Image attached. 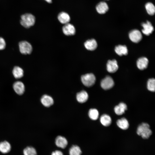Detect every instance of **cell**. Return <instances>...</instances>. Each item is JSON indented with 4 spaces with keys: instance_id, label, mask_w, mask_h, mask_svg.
Wrapping results in <instances>:
<instances>
[{
    "instance_id": "cell-30",
    "label": "cell",
    "mask_w": 155,
    "mask_h": 155,
    "mask_svg": "<svg viewBox=\"0 0 155 155\" xmlns=\"http://www.w3.org/2000/svg\"><path fill=\"white\" fill-rule=\"evenodd\" d=\"M51 155H64L63 153L61 151L56 150L53 152Z\"/></svg>"
},
{
    "instance_id": "cell-16",
    "label": "cell",
    "mask_w": 155,
    "mask_h": 155,
    "mask_svg": "<svg viewBox=\"0 0 155 155\" xmlns=\"http://www.w3.org/2000/svg\"><path fill=\"white\" fill-rule=\"evenodd\" d=\"M77 100L80 103L86 102L88 99V95L87 92L82 90L77 93L76 96Z\"/></svg>"
},
{
    "instance_id": "cell-18",
    "label": "cell",
    "mask_w": 155,
    "mask_h": 155,
    "mask_svg": "<svg viewBox=\"0 0 155 155\" xmlns=\"http://www.w3.org/2000/svg\"><path fill=\"white\" fill-rule=\"evenodd\" d=\"M58 19L61 23L65 24L69 23L70 18L67 13L62 12L58 14Z\"/></svg>"
},
{
    "instance_id": "cell-8",
    "label": "cell",
    "mask_w": 155,
    "mask_h": 155,
    "mask_svg": "<svg viewBox=\"0 0 155 155\" xmlns=\"http://www.w3.org/2000/svg\"><path fill=\"white\" fill-rule=\"evenodd\" d=\"M13 88L15 92L18 94L21 95L24 94L25 90V87L22 82L18 81L13 85Z\"/></svg>"
},
{
    "instance_id": "cell-20",
    "label": "cell",
    "mask_w": 155,
    "mask_h": 155,
    "mask_svg": "<svg viewBox=\"0 0 155 155\" xmlns=\"http://www.w3.org/2000/svg\"><path fill=\"white\" fill-rule=\"evenodd\" d=\"M115 50L116 53L120 56L126 55L128 54V49L125 45L117 46L115 47Z\"/></svg>"
},
{
    "instance_id": "cell-12",
    "label": "cell",
    "mask_w": 155,
    "mask_h": 155,
    "mask_svg": "<svg viewBox=\"0 0 155 155\" xmlns=\"http://www.w3.org/2000/svg\"><path fill=\"white\" fill-rule=\"evenodd\" d=\"M11 146L9 142L4 141L0 142V152L3 154H7L11 150Z\"/></svg>"
},
{
    "instance_id": "cell-17",
    "label": "cell",
    "mask_w": 155,
    "mask_h": 155,
    "mask_svg": "<svg viewBox=\"0 0 155 155\" xmlns=\"http://www.w3.org/2000/svg\"><path fill=\"white\" fill-rule=\"evenodd\" d=\"M86 48L89 51H94L97 47V44L96 41L94 39L89 40L84 43Z\"/></svg>"
},
{
    "instance_id": "cell-13",
    "label": "cell",
    "mask_w": 155,
    "mask_h": 155,
    "mask_svg": "<svg viewBox=\"0 0 155 155\" xmlns=\"http://www.w3.org/2000/svg\"><path fill=\"white\" fill-rule=\"evenodd\" d=\"M109 7L107 3L104 1L99 2L96 6L97 12L100 14L105 13L108 10Z\"/></svg>"
},
{
    "instance_id": "cell-32",
    "label": "cell",
    "mask_w": 155,
    "mask_h": 155,
    "mask_svg": "<svg viewBox=\"0 0 155 155\" xmlns=\"http://www.w3.org/2000/svg\"></svg>"
},
{
    "instance_id": "cell-22",
    "label": "cell",
    "mask_w": 155,
    "mask_h": 155,
    "mask_svg": "<svg viewBox=\"0 0 155 155\" xmlns=\"http://www.w3.org/2000/svg\"><path fill=\"white\" fill-rule=\"evenodd\" d=\"M24 73L23 69L19 66L15 67L12 71L13 75L16 79H19L22 78L23 76Z\"/></svg>"
},
{
    "instance_id": "cell-25",
    "label": "cell",
    "mask_w": 155,
    "mask_h": 155,
    "mask_svg": "<svg viewBox=\"0 0 155 155\" xmlns=\"http://www.w3.org/2000/svg\"><path fill=\"white\" fill-rule=\"evenodd\" d=\"M24 155H37V152L36 149L31 146H28L23 150Z\"/></svg>"
},
{
    "instance_id": "cell-27",
    "label": "cell",
    "mask_w": 155,
    "mask_h": 155,
    "mask_svg": "<svg viewBox=\"0 0 155 155\" xmlns=\"http://www.w3.org/2000/svg\"><path fill=\"white\" fill-rule=\"evenodd\" d=\"M88 115L91 119L94 120H96L98 117L99 113L96 109L91 108L89 111Z\"/></svg>"
},
{
    "instance_id": "cell-3",
    "label": "cell",
    "mask_w": 155,
    "mask_h": 155,
    "mask_svg": "<svg viewBox=\"0 0 155 155\" xmlns=\"http://www.w3.org/2000/svg\"><path fill=\"white\" fill-rule=\"evenodd\" d=\"M81 80L84 86L87 87H90L95 84L96 77L92 73H87L82 76Z\"/></svg>"
},
{
    "instance_id": "cell-5",
    "label": "cell",
    "mask_w": 155,
    "mask_h": 155,
    "mask_svg": "<svg viewBox=\"0 0 155 155\" xmlns=\"http://www.w3.org/2000/svg\"><path fill=\"white\" fill-rule=\"evenodd\" d=\"M114 85L112 78L110 76H106L101 81L100 85L103 89L107 90L112 88Z\"/></svg>"
},
{
    "instance_id": "cell-9",
    "label": "cell",
    "mask_w": 155,
    "mask_h": 155,
    "mask_svg": "<svg viewBox=\"0 0 155 155\" xmlns=\"http://www.w3.org/2000/svg\"><path fill=\"white\" fill-rule=\"evenodd\" d=\"M143 28L142 30V33L145 35L148 36L151 34L154 30L153 26L151 23L148 21L142 24Z\"/></svg>"
},
{
    "instance_id": "cell-14",
    "label": "cell",
    "mask_w": 155,
    "mask_h": 155,
    "mask_svg": "<svg viewBox=\"0 0 155 155\" xmlns=\"http://www.w3.org/2000/svg\"><path fill=\"white\" fill-rule=\"evenodd\" d=\"M42 104L45 106L49 107L54 103V100L51 96L46 94L43 95L40 99Z\"/></svg>"
},
{
    "instance_id": "cell-7",
    "label": "cell",
    "mask_w": 155,
    "mask_h": 155,
    "mask_svg": "<svg viewBox=\"0 0 155 155\" xmlns=\"http://www.w3.org/2000/svg\"><path fill=\"white\" fill-rule=\"evenodd\" d=\"M62 30L63 33L68 36L74 35L75 33L74 26L69 23L64 25L63 27Z\"/></svg>"
},
{
    "instance_id": "cell-2",
    "label": "cell",
    "mask_w": 155,
    "mask_h": 155,
    "mask_svg": "<svg viewBox=\"0 0 155 155\" xmlns=\"http://www.w3.org/2000/svg\"><path fill=\"white\" fill-rule=\"evenodd\" d=\"M35 18L30 13H26L21 16L20 22L21 25L26 28H29L33 26L35 23Z\"/></svg>"
},
{
    "instance_id": "cell-21",
    "label": "cell",
    "mask_w": 155,
    "mask_h": 155,
    "mask_svg": "<svg viewBox=\"0 0 155 155\" xmlns=\"http://www.w3.org/2000/svg\"><path fill=\"white\" fill-rule=\"evenodd\" d=\"M117 124L120 128L123 130L127 129L129 127L128 122L125 118L118 120L117 121Z\"/></svg>"
},
{
    "instance_id": "cell-28",
    "label": "cell",
    "mask_w": 155,
    "mask_h": 155,
    "mask_svg": "<svg viewBox=\"0 0 155 155\" xmlns=\"http://www.w3.org/2000/svg\"><path fill=\"white\" fill-rule=\"evenodd\" d=\"M147 88L148 90L151 92L155 91V80L154 78L149 79L147 82Z\"/></svg>"
},
{
    "instance_id": "cell-6",
    "label": "cell",
    "mask_w": 155,
    "mask_h": 155,
    "mask_svg": "<svg viewBox=\"0 0 155 155\" xmlns=\"http://www.w3.org/2000/svg\"><path fill=\"white\" fill-rule=\"evenodd\" d=\"M129 37L133 42L137 43L140 42L142 39V35L140 32L138 30L134 29L131 31L129 33Z\"/></svg>"
},
{
    "instance_id": "cell-24",
    "label": "cell",
    "mask_w": 155,
    "mask_h": 155,
    "mask_svg": "<svg viewBox=\"0 0 155 155\" xmlns=\"http://www.w3.org/2000/svg\"><path fill=\"white\" fill-rule=\"evenodd\" d=\"M69 155H81L82 151L79 146L73 145L69 149Z\"/></svg>"
},
{
    "instance_id": "cell-15",
    "label": "cell",
    "mask_w": 155,
    "mask_h": 155,
    "mask_svg": "<svg viewBox=\"0 0 155 155\" xmlns=\"http://www.w3.org/2000/svg\"><path fill=\"white\" fill-rule=\"evenodd\" d=\"M148 63V60L146 57L139 58L137 62V65L139 69L143 70L147 68Z\"/></svg>"
},
{
    "instance_id": "cell-19",
    "label": "cell",
    "mask_w": 155,
    "mask_h": 155,
    "mask_svg": "<svg viewBox=\"0 0 155 155\" xmlns=\"http://www.w3.org/2000/svg\"><path fill=\"white\" fill-rule=\"evenodd\" d=\"M127 108V106L123 102L120 103L119 105L114 108V111L118 115H121L123 114Z\"/></svg>"
},
{
    "instance_id": "cell-10",
    "label": "cell",
    "mask_w": 155,
    "mask_h": 155,
    "mask_svg": "<svg viewBox=\"0 0 155 155\" xmlns=\"http://www.w3.org/2000/svg\"><path fill=\"white\" fill-rule=\"evenodd\" d=\"M107 71L110 73L116 72L118 69V66L117 61L115 59L109 60L106 64Z\"/></svg>"
},
{
    "instance_id": "cell-23",
    "label": "cell",
    "mask_w": 155,
    "mask_h": 155,
    "mask_svg": "<svg viewBox=\"0 0 155 155\" xmlns=\"http://www.w3.org/2000/svg\"><path fill=\"white\" fill-rule=\"evenodd\" d=\"M100 121L101 124L103 126L106 127L110 125L112 122L110 116L106 114L102 115L100 117Z\"/></svg>"
},
{
    "instance_id": "cell-11",
    "label": "cell",
    "mask_w": 155,
    "mask_h": 155,
    "mask_svg": "<svg viewBox=\"0 0 155 155\" xmlns=\"http://www.w3.org/2000/svg\"><path fill=\"white\" fill-rule=\"evenodd\" d=\"M55 144L58 147L64 149L68 144V141L66 139L61 136H58L56 138Z\"/></svg>"
},
{
    "instance_id": "cell-4",
    "label": "cell",
    "mask_w": 155,
    "mask_h": 155,
    "mask_svg": "<svg viewBox=\"0 0 155 155\" xmlns=\"http://www.w3.org/2000/svg\"><path fill=\"white\" fill-rule=\"evenodd\" d=\"M19 47L20 53L24 55L30 54L32 50V47L31 44L27 41H23L20 42Z\"/></svg>"
},
{
    "instance_id": "cell-1",
    "label": "cell",
    "mask_w": 155,
    "mask_h": 155,
    "mask_svg": "<svg viewBox=\"0 0 155 155\" xmlns=\"http://www.w3.org/2000/svg\"><path fill=\"white\" fill-rule=\"evenodd\" d=\"M137 133L144 139H148L152 134L149 125L146 123H142L138 126Z\"/></svg>"
},
{
    "instance_id": "cell-29",
    "label": "cell",
    "mask_w": 155,
    "mask_h": 155,
    "mask_svg": "<svg viewBox=\"0 0 155 155\" xmlns=\"http://www.w3.org/2000/svg\"><path fill=\"white\" fill-rule=\"evenodd\" d=\"M6 42L5 40L0 37V50L4 49L6 46Z\"/></svg>"
},
{
    "instance_id": "cell-26",
    "label": "cell",
    "mask_w": 155,
    "mask_h": 155,
    "mask_svg": "<svg viewBox=\"0 0 155 155\" xmlns=\"http://www.w3.org/2000/svg\"><path fill=\"white\" fill-rule=\"evenodd\" d=\"M145 7L147 13L149 15L152 16L155 13V7L154 5L151 2L147 3L145 5Z\"/></svg>"
},
{
    "instance_id": "cell-31",
    "label": "cell",
    "mask_w": 155,
    "mask_h": 155,
    "mask_svg": "<svg viewBox=\"0 0 155 155\" xmlns=\"http://www.w3.org/2000/svg\"><path fill=\"white\" fill-rule=\"evenodd\" d=\"M47 2L49 3H51L52 2V0H45Z\"/></svg>"
}]
</instances>
